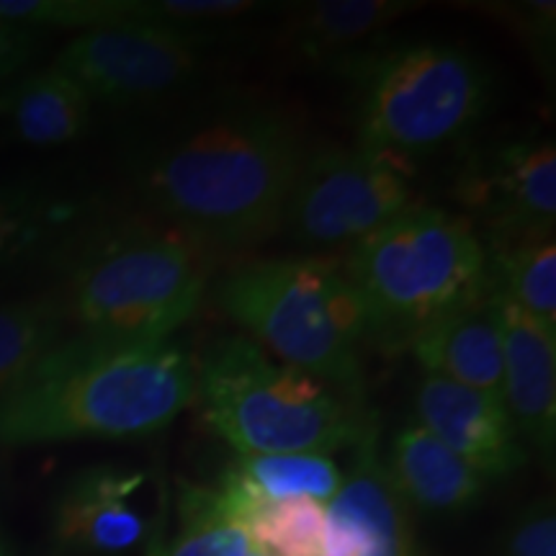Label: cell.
I'll return each instance as SVG.
<instances>
[{"mask_svg": "<svg viewBox=\"0 0 556 556\" xmlns=\"http://www.w3.org/2000/svg\"><path fill=\"white\" fill-rule=\"evenodd\" d=\"M41 50V34L0 18V83L16 78Z\"/></svg>", "mask_w": 556, "mask_h": 556, "instance_id": "f1b7e54d", "label": "cell"}, {"mask_svg": "<svg viewBox=\"0 0 556 556\" xmlns=\"http://www.w3.org/2000/svg\"><path fill=\"white\" fill-rule=\"evenodd\" d=\"M206 426L238 454H328L353 448L377 428L356 402L287 366L248 336H222L197 364Z\"/></svg>", "mask_w": 556, "mask_h": 556, "instance_id": "277c9868", "label": "cell"}, {"mask_svg": "<svg viewBox=\"0 0 556 556\" xmlns=\"http://www.w3.org/2000/svg\"><path fill=\"white\" fill-rule=\"evenodd\" d=\"M5 186H9V184H3V180H0V191H3V189H5Z\"/></svg>", "mask_w": 556, "mask_h": 556, "instance_id": "4dcf8cb0", "label": "cell"}, {"mask_svg": "<svg viewBox=\"0 0 556 556\" xmlns=\"http://www.w3.org/2000/svg\"><path fill=\"white\" fill-rule=\"evenodd\" d=\"M248 556H263V554H258V552H250Z\"/></svg>", "mask_w": 556, "mask_h": 556, "instance_id": "1f68e13d", "label": "cell"}, {"mask_svg": "<svg viewBox=\"0 0 556 556\" xmlns=\"http://www.w3.org/2000/svg\"><path fill=\"white\" fill-rule=\"evenodd\" d=\"M407 351L428 377L503 400V325L492 294L438 319Z\"/></svg>", "mask_w": 556, "mask_h": 556, "instance_id": "9a60e30c", "label": "cell"}, {"mask_svg": "<svg viewBox=\"0 0 556 556\" xmlns=\"http://www.w3.org/2000/svg\"><path fill=\"white\" fill-rule=\"evenodd\" d=\"M93 101L60 67L21 78L0 96V114L11 119L18 139L37 148H58L78 139L90 122Z\"/></svg>", "mask_w": 556, "mask_h": 556, "instance_id": "ac0fdd59", "label": "cell"}, {"mask_svg": "<svg viewBox=\"0 0 556 556\" xmlns=\"http://www.w3.org/2000/svg\"><path fill=\"white\" fill-rule=\"evenodd\" d=\"M343 270L364 309L366 340L389 353L492 294L486 242L475 222L428 204L353 242Z\"/></svg>", "mask_w": 556, "mask_h": 556, "instance_id": "3957f363", "label": "cell"}, {"mask_svg": "<svg viewBox=\"0 0 556 556\" xmlns=\"http://www.w3.org/2000/svg\"><path fill=\"white\" fill-rule=\"evenodd\" d=\"M222 510L263 556H323L328 505L317 500H266L217 484Z\"/></svg>", "mask_w": 556, "mask_h": 556, "instance_id": "d6986e66", "label": "cell"}, {"mask_svg": "<svg viewBox=\"0 0 556 556\" xmlns=\"http://www.w3.org/2000/svg\"><path fill=\"white\" fill-rule=\"evenodd\" d=\"M0 556H13V552L9 548V544H5L3 533H0Z\"/></svg>", "mask_w": 556, "mask_h": 556, "instance_id": "f546056e", "label": "cell"}, {"mask_svg": "<svg viewBox=\"0 0 556 556\" xmlns=\"http://www.w3.org/2000/svg\"><path fill=\"white\" fill-rule=\"evenodd\" d=\"M413 409L417 426L464 458L484 482L513 477L528 462L500 397L426 374L415 387Z\"/></svg>", "mask_w": 556, "mask_h": 556, "instance_id": "4fadbf2b", "label": "cell"}, {"mask_svg": "<svg viewBox=\"0 0 556 556\" xmlns=\"http://www.w3.org/2000/svg\"><path fill=\"white\" fill-rule=\"evenodd\" d=\"M139 21L212 47L268 9L255 0H137Z\"/></svg>", "mask_w": 556, "mask_h": 556, "instance_id": "d4e9b609", "label": "cell"}, {"mask_svg": "<svg viewBox=\"0 0 556 556\" xmlns=\"http://www.w3.org/2000/svg\"><path fill=\"white\" fill-rule=\"evenodd\" d=\"M500 16L507 18L513 31L520 34L526 47L531 52L554 54V37H556V5L554 3H518V5H503L497 11Z\"/></svg>", "mask_w": 556, "mask_h": 556, "instance_id": "83f0119b", "label": "cell"}, {"mask_svg": "<svg viewBox=\"0 0 556 556\" xmlns=\"http://www.w3.org/2000/svg\"><path fill=\"white\" fill-rule=\"evenodd\" d=\"M381 458L409 510L415 507L428 516H464L490 484L417 422L402 426Z\"/></svg>", "mask_w": 556, "mask_h": 556, "instance_id": "2e32d148", "label": "cell"}, {"mask_svg": "<svg viewBox=\"0 0 556 556\" xmlns=\"http://www.w3.org/2000/svg\"><path fill=\"white\" fill-rule=\"evenodd\" d=\"M323 556H417L409 507L381 458L379 426L353 446L351 467L328 503Z\"/></svg>", "mask_w": 556, "mask_h": 556, "instance_id": "7c38bea8", "label": "cell"}, {"mask_svg": "<svg viewBox=\"0 0 556 556\" xmlns=\"http://www.w3.org/2000/svg\"><path fill=\"white\" fill-rule=\"evenodd\" d=\"M302 157L278 111L235 101L152 139L137 155L135 184L152 212L197 245L242 248L281 227Z\"/></svg>", "mask_w": 556, "mask_h": 556, "instance_id": "6da1fadb", "label": "cell"}, {"mask_svg": "<svg viewBox=\"0 0 556 556\" xmlns=\"http://www.w3.org/2000/svg\"><path fill=\"white\" fill-rule=\"evenodd\" d=\"M500 556H556V513L552 500L528 505L505 531Z\"/></svg>", "mask_w": 556, "mask_h": 556, "instance_id": "4316f807", "label": "cell"}, {"mask_svg": "<svg viewBox=\"0 0 556 556\" xmlns=\"http://www.w3.org/2000/svg\"><path fill=\"white\" fill-rule=\"evenodd\" d=\"M0 18L39 34L142 24L137 0H0Z\"/></svg>", "mask_w": 556, "mask_h": 556, "instance_id": "484cf974", "label": "cell"}, {"mask_svg": "<svg viewBox=\"0 0 556 556\" xmlns=\"http://www.w3.org/2000/svg\"><path fill=\"white\" fill-rule=\"evenodd\" d=\"M343 482V469L328 454H238L222 482L266 500H317L328 505Z\"/></svg>", "mask_w": 556, "mask_h": 556, "instance_id": "7402d4cb", "label": "cell"}, {"mask_svg": "<svg viewBox=\"0 0 556 556\" xmlns=\"http://www.w3.org/2000/svg\"><path fill=\"white\" fill-rule=\"evenodd\" d=\"M217 302L268 356L361 402L366 319L358 294L336 263H250L222 278Z\"/></svg>", "mask_w": 556, "mask_h": 556, "instance_id": "8992f818", "label": "cell"}, {"mask_svg": "<svg viewBox=\"0 0 556 556\" xmlns=\"http://www.w3.org/2000/svg\"><path fill=\"white\" fill-rule=\"evenodd\" d=\"M204 52L206 47L160 26L124 24L73 37L54 67L78 83L90 101L139 106L197 80Z\"/></svg>", "mask_w": 556, "mask_h": 556, "instance_id": "9c48e42d", "label": "cell"}, {"mask_svg": "<svg viewBox=\"0 0 556 556\" xmlns=\"http://www.w3.org/2000/svg\"><path fill=\"white\" fill-rule=\"evenodd\" d=\"M345 75L356 83L358 144L400 160L467 137L495 93L486 62L441 39L377 47Z\"/></svg>", "mask_w": 556, "mask_h": 556, "instance_id": "52a82bcc", "label": "cell"}, {"mask_svg": "<svg viewBox=\"0 0 556 556\" xmlns=\"http://www.w3.org/2000/svg\"><path fill=\"white\" fill-rule=\"evenodd\" d=\"M83 208L75 199L54 197L34 186L0 191V270L65 248L80 232Z\"/></svg>", "mask_w": 556, "mask_h": 556, "instance_id": "ffe728a7", "label": "cell"}, {"mask_svg": "<svg viewBox=\"0 0 556 556\" xmlns=\"http://www.w3.org/2000/svg\"><path fill=\"white\" fill-rule=\"evenodd\" d=\"M415 9L420 3L407 0H319L291 13L287 39L302 60L345 73L353 62L377 50L389 26Z\"/></svg>", "mask_w": 556, "mask_h": 556, "instance_id": "e0dca14e", "label": "cell"}, {"mask_svg": "<svg viewBox=\"0 0 556 556\" xmlns=\"http://www.w3.org/2000/svg\"><path fill=\"white\" fill-rule=\"evenodd\" d=\"M197 405V366L173 340L62 338L0 392V446L148 438Z\"/></svg>", "mask_w": 556, "mask_h": 556, "instance_id": "7a4b0ae2", "label": "cell"}, {"mask_svg": "<svg viewBox=\"0 0 556 556\" xmlns=\"http://www.w3.org/2000/svg\"><path fill=\"white\" fill-rule=\"evenodd\" d=\"M62 299L34 296L0 304V392L11 389L65 338Z\"/></svg>", "mask_w": 556, "mask_h": 556, "instance_id": "603a6c76", "label": "cell"}, {"mask_svg": "<svg viewBox=\"0 0 556 556\" xmlns=\"http://www.w3.org/2000/svg\"><path fill=\"white\" fill-rule=\"evenodd\" d=\"M144 475L119 464L80 469L62 484L52 505L54 556H124L150 536V520L135 497Z\"/></svg>", "mask_w": 556, "mask_h": 556, "instance_id": "8fae6325", "label": "cell"}, {"mask_svg": "<svg viewBox=\"0 0 556 556\" xmlns=\"http://www.w3.org/2000/svg\"><path fill=\"white\" fill-rule=\"evenodd\" d=\"M253 552L240 526L222 510L214 486L184 484L178 497V531L152 556H248Z\"/></svg>", "mask_w": 556, "mask_h": 556, "instance_id": "cb8c5ba5", "label": "cell"}, {"mask_svg": "<svg viewBox=\"0 0 556 556\" xmlns=\"http://www.w3.org/2000/svg\"><path fill=\"white\" fill-rule=\"evenodd\" d=\"M490 291L523 315L556 332V242L554 235L486 242Z\"/></svg>", "mask_w": 556, "mask_h": 556, "instance_id": "44dd1931", "label": "cell"}, {"mask_svg": "<svg viewBox=\"0 0 556 556\" xmlns=\"http://www.w3.org/2000/svg\"><path fill=\"white\" fill-rule=\"evenodd\" d=\"M420 204L407 160L368 148H323L302 157L281 227L302 248L353 245Z\"/></svg>", "mask_w": 556, "mask_h": 556, "instance_id": "ba28073f", "label": "cell"}, {"mask_svg": "<svg viewBox=\"0 0 556 556\" xmlns=\"http://www.w3.org/2000/svg\"><path fill=\"white\" fill-rule=\"evenodd\" d=\"M503 402L526 451L552 462L556 451V332L523 315L503 296Z\"/></svg>", "mask_w": 556, "mask_h": 556, "instance_id": "5bb4252c", "label": "cell"}, {"mask_svg": "<svg viewBox=\"0 0 556 556\" xmlns=\"http://www.w3.org/2000/svg\"><path fill=\"white\" fill-rule=\"evenodd\" d=\"M456 199L482 222L490 242L554 235V142L520 135L479 150L458 176Z\"/></svg>", "mask_w": 556, "mask_h": 556, "instance_id": "30bf717a", "label": "cell"}, {"mask_svg": "<svg viewBox=\"0 0 556 556\" xmlns=\"http://www.w3.org/2000/svg\"><path fill=\"white\" fill-rule=\"evenodd\" d=\"M65 250L62 307L80 332L170 340L204 302L206 268L197 242L170 225L114 222L80 229Z\"/></svg>", "mask_w": 556, "mask_h": 556, "instance_id": "5b68a950", "label": "cell"}]
</instances>
